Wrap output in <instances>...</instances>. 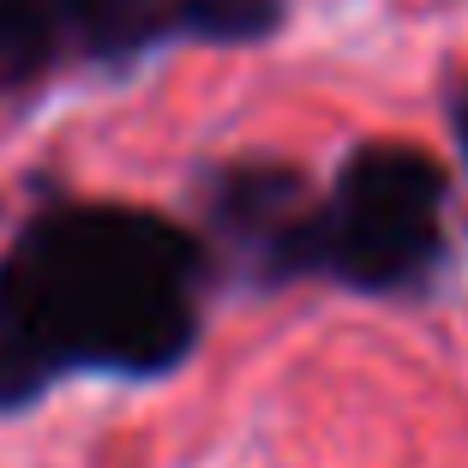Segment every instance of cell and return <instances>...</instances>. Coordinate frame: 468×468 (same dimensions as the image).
Returning <instances> with one entry per match:
<instances>
[{
  "instance_id": "1",
  "label": "cell",
  "mask_w": 468,
  "mask_h": 468,
  "mask_svg": "<svg viewBox=\"0 0 468 468\" xmlns=\"http://www.w3.org/2000/svg\"><path fill=\"white\" fill-rule=\"evenodd\" d=\"M205 252L168 217L67 205L0 259V409H25L60 372L151 378L198 336L193 282Z\"/></svg>"
},
{
  "instance_id": "2",
  "label": "cell",
  "mask_w": 468,
  "mask_h": 468,
  "mask_svg": "<svg viewBox=\"0 0 468 468\" xmlns=\"http://www.w3.org/2000/svg\"><path fill=\"white\" fill-rule=\"evenodd\" d=\"M451 175L414 144H360L324 205V271L348 289H414L444 252Z\"/></svg>"
},
{
  "instance_id": "3",
  "label": "cell",
  "mask_w": 468,
  "mask_h": 468,
  "mask_svg": "<svg viewBox=\"0 0 468 468\" xmlns=\"http://www.w3.org/2000/svg\"><path fill=\"white\" fill-rule=\"evenodd\" d=\"M306 186L294 168L282 163H252V168H234V175H222L217 186V217L234 222V229H264V247H271L282 229H294V222L306 217L301 210Z\"/></svg>"
},
{
  "instance_id": "4",
  "label": "cell",
  "mask_w": 468,
  "mask_h": 468,
  "mask_svg": "<svg viewBox=\"0 0 468 468\" xmlns=\"http://www.w3.org/2000/svg\"><path fill=\"white\" fill-rule=\"evenodd\" d=\"M282 25V0H168L163 30H186L205 42H259Z\"/></svg>"
},
{
  "instance_id": "5",
  "label": "cell",
  "mask_w": 468,
  "mask_h": 468,
  "mask_svg": "<svg viewBox=\"0 0 468 468\" xmlns=\"http://www.w3.org/2000/svg\"><path fill=\"white\" fill-rule=\"evenodd\" d=\"M451 126H456V144H463V156H468V84L456 90V102H451Z\"/></svg>"
}]
</instances>
